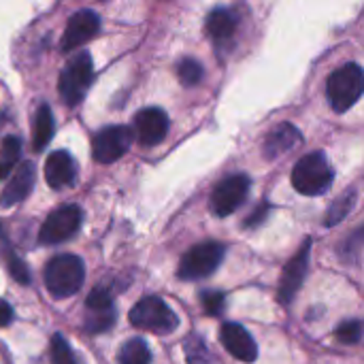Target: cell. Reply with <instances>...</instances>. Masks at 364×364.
Returning a JSON list of instances; mask_svg holds the SVG:
<instances>
[{
  "instance_id": "8fae6325",
  "label": "cell",
  "mask_w": 364,
  "mask_h": 364,
  "mask_svg": "<svg viewBox=\"0 0 364 364\" xmlns=\"http://www.w3.org/2000/svg\"><path fill=\"white\" fill-rule=\"evenodd\" d=\"M100 30V17L90 11H77L75 15H70L64 36H62V51H75L81 45H85L87 41H92Z\"/></svg>"
},
{
  "instance_id": "7a4b0ae2",
  "label": "cell",
  "mask_w": 364,
  "mask_h": 364,
  "mask_svg": "<svg viewBox=\"0 0 364 364\" xmlns=\"http://www.w3.org/2000/svg\"><path fill=\"white\" fill-rule=\"evenodd\" d=\"M335 181V171L322 151L303 156L292 171V186L303 196H320Z\"/></svg>"
},
{
  "instance_id": "ba28073f",
  "label": "cell",
  "mask_w": 364,
  "mask_h": 364,
  "mask_svg": "<svg viewBox=\"0 0 364 364\" xmlns=\"http://www.w3.org/2000/svg\"><path fill=\"white\" fill-rule=\"evenodd\" d=\"M250 186H252L250 177L241 175V173L239 175H230L224 181H220L218 188L211 194V209H213V213L220 215V218H226V215L235 213L247 200Z\"/></svg>"
},
{
  "instance_id": "9a60e30c",
  "label": "cell",
  "mask_w": 364,
  "mask_h": 364,
  "mask_svg": "<svg viewBox=\"0 0 364 364\" xmlns=\"http://www.w3.org/2000/svg\"><path fill=\"white\" fill-rule=\"evenodd\" d=\"M75 179H77V166H75V160L70 158V154L64 149L53 151L45 162V181L49 183V188L62 190V188L75 183Z\"/></svg>"
},
{
  "instance_id": "8992f818",
  "label": "cell",
  "mask_w": 364,
  "mask_h": 364,
  "mask_svg": "<svg viewBox=\"0 0 364 364\" xmlns=\"http://www.w3.org/2000/svg\"><path fill=\"white\" fill-rule=\"evenodd\" d=\"M224 256H226V247L222 243H215V241L198 243L192 250H188V254L181 258L179 269H177V277L183 282L205 279L218 271Z\"/></svg>"
},
{
  "instance_id": "484cf974",
  "label": "cell",
  "mask_w": 364,
  "mask_h": 364,
  "mask_svg": "<svg viewBox=\"0 0 364 364\" xmlns=\"http://www.w3.org/2000/svg\"><path fill=\"white\" fill-rule=\"evenodd\" d=\"M200 301H203V307L209 316H220L222 309H224V301L226 296L222 292H215V290H207L200 294Z\"/></svg>"
},
{
  "instance_id": "5bb4252c",
  "label": "cell",
  "mask_w": 364,
  "mask_h": 364,
  "mask_svg": "<svg viewBox=\"0 0 364 364\" xmlns=\"http://www.w3.org/2000/svg\"><path fill=\"white\" fill-rule=\"evenodd\" d=\"M34 179H36V166L32 162L19 164L0 194V207H15L17 203L28 198V194L34 188Z\"/></svg>"
},
{
  "instance_id": "7c38bea8",
  "label": "cell",
  "mask_w": 364,
  "mask_h": 364,
  "mask_svg": "<svg viewBox=\"0 0 364 364\" xmlns=\"http://www.w3.org/2000/svg\"><path fill=\"white\" fill-rule=\"evenodd\" d=\"M134 132H136V139L151 147V145H158L166 132H168V117L162 109L158 107H149V109H143L136 113V119H134Z\"/></svg>"
},
{
  "instance_id": "9c48e42d",
  "label": "cell",
  "mask_w": 364,
  "mask_h": 364,
  "mask_svg": "<svg viewBox=\"0 0 364 364\" xmlns=\"http://www.w3.org/2000/svg\"><path fill=\"white\" fill-rule=\"evenodd\" d=\"M132 145V130L128 126L102 128L92 141V156L100 164H111L119 160Z\"/></svg>"
},
{
  "instance_id": "30bf717a",
  "label": "cell",
  "mask_w": 364,
  "mask_h": 364,
  "mask_svg": "<svg viewBox=\"0 0 364 364\" xmlns=\"http://www.w3.org/2000/svg\"><path fill=\"white\" fill-rule=\"evenodd\" d=\"M309 256H311V239L303 243V247L294 254V258L284 269V275L279 279V290H277V301L282 305H290L294 296L299 294L309 271Z\"/></svg>"
},
{
  "instance_id": "e0dca14e",
  "label": "cell",
  "mask_w": 364,
  "mask_h": 364,
  "mask_svg": "<svg viewBox=\"0 0 364 364\" xmlns=\"http://www.w3.org/2000/svg\"><path fill=\"white\" fill-rule=\"evenodd\" d=\"M237 26H239V15L232 9L220 6V9H213L207 15V34L218 45L228 43L235 36Z\"/></svg>"
},
{
  "instance_id": "d6986e66",
  "label": "cell",
  "mask_w": 364,
  "mask_h": 364,
  "mask_svg": "<svg viewBox=\"0 0 364 364\" xmlns=\"http://www.w3.org/2000/svg\"><path fill=\"white\" fill-rule=\"evenodd\" d=\"M151 363V352L147 343L139 337L126 341L119 350V364H149Z\"/></svg>"
},
{
  "instance_id": "44dd1931",
  "label": "cell",
  "mask_w": 364,
  "mask_h": 364,
  "mask_svg": "<svg viewBox=\"0 0 364 364\" xmlns=\"http://www.w3.org/2000/svg\"><path fill=\"white\" fill-rule=\"evenodd\" d=\"M21 154V141L17 136H6L0 147V179H6Z\"/></svg>"
},
{
  "instance_id": "5b68a950",
  "label": "cell",
  "mask_w": 364,
  "mask_h": 364,
  "mask_svg": "<svg viewBox=\"0 0 364 364\" xmlns=\"http://www.w3.org/2000/svg\"><path fill=\"white\" fill-rule=\"evenodd\" d=\"M130 322L136 328L156 333V335H171L179 326L177 314L158 296H145L130 309Z\"/></svg>"
},
{
  "instance_id": "ac0fdd59",
  "label": "cell",
  "mask_w": 364,
  "mask_h": 364,
  "mask_svg": "<svg viewBox=\"0 0 364 364\" xmlns=\"http://www.w3.org/2000/svg\"><path fill=\"white\" fill-rule=\"evenodd\" d=\"M53 136V113L47 105H41L32 124V147L41 151Z\"/></svg>"
},
{
  "instance_id": "6da1fadb",
  "label": "cell",
  "mask_w": 364,
  "mask_h": 364,
  "mask_svg": "<svg viewBox=\"0 0 364 364\" xmlns=\"http://www.w3.org/2000/svg\"><path fill=\"white\" fill-rule=\"evenodd\" d=\"M85 282V264L75 254H62L47 262L45 286L53 299H68L81 290Z\"/></svg>"
},
{
  "instance_id": "277c9868",
  "label": "cell",
  "mask_w": 364,
  "mask_h": 364,
  "mask_svg": "<svg viewBox=\"0 0 364 364\" xmlns=\"http://www.w3.org/2000/svg\"><path fill=\"white\" fill-rule=\"evenodd\" d=\"M92 77H94V64H92L90 53L87 51L75 53L66 62V66L62 68L60 79H58V90H60L64 102L70 107L79 105L92 85Z\"/></svg>"
},
{
  "instance_id": "ffe728a7",
  "label": "cell",
  "mask_w": 364,
  "mask_h": 364,
  "mask_svg": "<svg viewBox=\"0 0 364 364\" xmlns=\"http://www.w3.org/2000/svg\"><path fill=\"white\" fill-rule=\"evenodd\" d=\"M354 205H356V190H350V192L341 194V196L331 205L324 224H326V226H337L339 222H343V220L352 213Z\"/></svg>"
},
{
  "instance_id": "603a6c76",
  "label": "cell",
  "mask_w": 364,
  "mask_h": 364,
  "mask_svg": "<svg viewBox=\"0 0 364 364\" xmlns=\"http://www.w3.org/2000/svg\"><path fill=\"white\" fill-rule=\"evenodd\" d=\"M177 75H179V81L186 87H192V85H198L200 83V79H203V66L194 58H183L177 64Z\"/></svg>"
},
{
  "instance_id": "4fadbf2b",
  "label": "cell",
  "mask_w": 364,
  "mask_h": 364,
  "mask_svg": "<svg viewBox=\"0 0 364 364\" xmlns=\"http://www.w3.org/2000/svg\"><path fill=\"white\" fill-rule=\"evenodd\" d=\"M220 341L241 363H254L258 358L256 341L243 326H239L235 322H228L220 328Z\"/></svg>"
},
{
  "instance_id": "7402d4cb",
  "label": "cell",
  "mask_w": 364,
  "mask_h": 364,
  "mask_svg": "<svg viewBox=\"0 0 364 364\" xmlns=\"http://www.w3.org/2000/svg\"><path fill=\"white\" fill-rule=\"evenodd\" d=\"M186 350V358L188 364H213V356L209 352V348L205 346V341L196 335H190L183 343Z\"/></svg>"
},
{
  "instance_id": "f1b7e54d",
  "label": "cell",
  "mask_w": 364,
  "mask_h": 364,
  "mask_svg": "<svg viewBox=\"0 0 364 364\" xmlns=\"http://www.w3.org/2000/svg\"><path fill=\"white\" fill-rule=\"evenodd\" d=\"M11 320H13V309H11V305L4 303V301H0V326L11 324Z\"/></svg>"
},
{
  "instance_id": "4316f807",
  "label": "cell",
  "mask_w": 364,
  "mask_h": 364,
  "mask_svg": "<svg viewBox=\"0 0 364 364\" xmlns=\"http://www.w3.org/2000/svg\"><path fill=\"white\" fill-rule=\"evenodd\" d=\"M9 271H11V275H13V279H15L17 284H30L28 269H26V264H23L15 254L9 256Z\"/></svg>"
},
{
  "instance_id": "d4e9b609",
  "label": "cell",
  "mask_w": 364,
  "mask_h": 364,
  "mask_svg": "<svg viewBox=\"0 0 364 364\" xmlns=\"http://www.w3.org/2000/svg\"><path fill=\"white\" fill-rule=\"evenodd\" d=\"M335 335H337V339H339L341 343L356 346V343H360V339H363V326H360L358 320H348V322H343V324L337 328Z\"/></svg>"
},
{
  "instance_id": "3957f363",
  "label": "cell",
  "mask_w": 364,
  "mask_h": 364,
  "mask_svg": "<svg viewBox=\"0 0 364 364\" xmlns=\"http://www.w3.org/2000/svg\"><path fill=\"white\" fill-rule=\"evenodd\" d=\"M363 90L364 73L356 62L339 66L326 81V96L337 113H346L348 109H352L360 100Z\"/></svg>"
},
{
  "instance_id": "cb8c5ba5",
  "label": "cell",
  "mask_w": 364,
  "mask_h": 364,
  "mask_svg": "<svg viewBox=\"0 0 364 364\" xmlns=\"http://www.w3.org/2000/svg\"><path fill=\"white\" fill-rule=\"evenodd\" d=\"M51 364H77L66 339L58 333L51 337Z\"/></svg>"
},
{
  "instance_id": "2e32d148",
  "label": "cell",
  "mask_w": 364,
  "mask_h": 364,
  "mask_svg": "<svg viewBox=\"0 0 364 364\" xmlns=\"http://www.w3.org/2000/svg\"><path fill=\"white\" fill-rule=\"evenodd\" d=\"M301 143V132L296 126L292 124H279L277 128H273L267 139H264V145H262V154L269 158V160H275L284 154H288L292 147H296Z\"/></svg>"
},
{
  "instance_id": "52a82bcc",
  "label": "cell",
  "mask_w": 364,
  "mask_h": 364,
  "mask_svg": "<svg viewBox=\"0 0 364 364\" xmlns=\"http://www.w3.org/2000/svg\"><path fill=\"white\" fill-rule=\"evenodd\" d=\"M83 213L77 205H62L55 211L49 213V218L45 220V224L41 226L38 232V241L43 245H58L68 241L73 235H77L79 226H81Z\"/></svg>"
},
{
  "instance_id": "83f0119b",
  "label": "cell",
  "mask_w": 364,
  "mask_h": 364,
  "mask_svg": "<svg viewBox=\"0 0 364 364\" xmlns=\"http://www.w3.org/2000/svg\"><path fill=\"white\" fill-rule=\"evenodd\" d=\"M267 213H269V203H260V205L256 207V211L247 218L245 226H247V228H254V226L262 224V222H264V218H267Z\"/></svg>"
}]
</instances>
